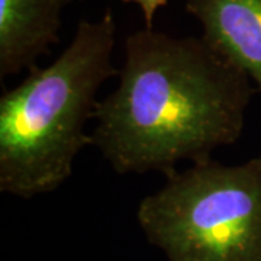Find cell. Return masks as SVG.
Wrapping results in <instances>:
<instances>
[{
	"instance_id": "4",
	"label": "cell",
	"mask_w": 261,
	"mask_h": 261,
	"mask_svg": "<svg viewBox=\"0 0 261 261\" xmlns=\"http://www.w3.org/2000/svg\"><path fill=\"white\" fill-rule=\"evenodd\" d=\"M206 41L243 68L261 93V0H186Z\"/></svg>"
},
{
	"instance_id": "2",
	"label": "cell",
	"mask_w": 261,
	"mask_h": 261,
	"mask_svg": "<svg viewBox=\"0 0 261 261\" xmlns=\"http://www.w3.org/2000/svg\"><path fill=\"white\" fill-rule=\"evenodd\" d=\"M115 19L108 9L82 20L53 64L34 68L0 97V192L31 199L54 192L73 173L80 149L92 145L84 125L99 87L119 74L112 64Z\"/></svg>"
},
{
	"instance_id": "3",
	"label": "cell",
	"mask_w": 261,
	"mask_h": 261,
	"mask_svg": "<svg viewBox=\"0 0 261 261\" xmlns=\"http://www.w3.org/2000/svg\"><path fill=\"white\" fill-rule=\"evenodd\" d=\"M166 177L137 218L167 261H261V155L238 166L206 160Z\"/></svg>"
},
{
	"instance_id": "1",
	"label": "cell",
	"mask_w": 261,
	"mask_h": 261,
	"mask_svg": "<svg viewBox=\"0 0 261 261\" xmlns=\"http://www.w3.org/2000/svg\"><path fill=\"white\" fill-rule=\"evenodd\" d=\"M116 90L97 102L92 145L118 174H173L240 140L255 86L205 38L142 29L125 39Z\"/></svg>"
},
{
	"instance_id": "6",
	"label": "cell",
	"mask_w": 261,
	"mask_h": 261,
	"mask_svg": "<svg viewBox=\"0 0 261 261\" xmlns=\"http://www.w3.org/2000/svg\"><path fill=\"white\" fill-rule=\"evenodd\" d=\"M123 3H135L142 10V16L145 20V28L152 29L154 16L159 12V9L164 8L168 0H122Z\"/></svg>"
},
{
	"instance_id": "5",
	"label": "cell",
	"mask_w": 261,
	"mask_h": 261,
	"mask_svg": "<svg viewBox=\"0 0 261 261\" xmlns=\"http://www.w3.org/2000/svg\"><path fill=\"white\" fill-rule=\"evenodd\" d=\"M73 0H0V79L37 68L58 42L61 12Z\"/></svg>"
}]
</instances>
